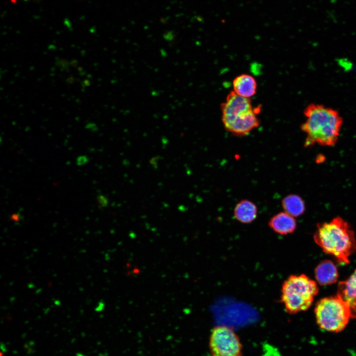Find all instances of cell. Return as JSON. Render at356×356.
I'll return each mask as SVG.
<instances>
[{"label": "cell", "mask_w": 356, "mask_h": 356, "mask_svg": "<svg viewBox=\"0 0 356 356\" xmlns=\"http://www.w3.org/2000/svg\"><path fill=\"white\" fill-rule=\"evenodd\" d=\"M70 64L73 67H76L78 64V61L76 59H73L71 61Z\"/></svg>", "instance_id": "21"}, {"label": "cell", "mask_w": 356, "mask_h": 356, "mask_svg": "<svg viewBox=\"0 0 356 356\" xmlns=\"http://www.w3.org/2000/svg\"><path fill=\"white\" fill-rule=\"evenodd\" d=\"M253 109L249 98L242 97L233 91L230 92L226 101L221 104L223 126Z\"/></svg>", "instance_id": "6"}, {"label": "cell", "mask_w": 356, "mask_h": 356, "mask_svg": "<svg viewBox=\"0 0 356 356\" xmlns=\"http://www.w3.org/2000/svg\"><path fill=\"white\" fill-rule=\"evenodd\" d=\"M97 200L100 207H106L108 204V198L104 195L99 194L97 196Z\"/></svg>", "instance_id": "13"}, {"label": "cell", "mask_w": 356, "mask_h": 356, "mask_svg": "<svg viewBox=\"0 0 356 356\" xmlns=\"http://www.w3.org/2000/svg\"><path fill=\"white\" fill-rule=\"evenodd\" d=\"M234 92L237 94L249 98L256 94L257 83L253 77L248 74L237 76L233 81Z\"/></svg>", "instance_id": "10"}, {"label": "cell", "mask_w": 356, "mask_h": 356, "mask_svg": "<svg viewBox=\"0 0 356 356\" xmlns=\"http://www.w3.org/2000/svg\"><path fill=\"white\" fill-rule=\"evenodd\" d=\"M281 205L284 212L294 218L302 215L305 210L303 200L296 194L286 196L282 199Z\"/></svg>", "instance_id": "12"}, {"label": "cell", "mask_w": 356, "mask_h": 356, "mask_svg": "<svg viewBox=\"0 0 356 356\" xmlns=\"http://www.w3.org/2000/svg\"><path fill=\"white\" fill-rule=\"evenodd\" d=\"M209 345L212 356H243V347L239 337L232 328L227 326L214 327Z\"/></svg>", "instance_id": "5"}, {"label": "cell", "mask_w": 356, "mask_h": 356, "mask_svg": "<svg viewBox=\"0 0 356 356\" xmlns=\"http://www.w3.org/2000/svg\"><path fill=\"white\" fill-rule=\"evenodd\" d=\"M22 219V216L19 212L12 214L9 217V220L16 223L20 222Z\"/></svg>", "instance_id": "15"}, {"label": "cell", "mask_w": 356, "mask_h": 356, "mask_svg": "<svg viewBox=\"0 0 356 356\" xmlns=\"http://www.w3.org/2000/svg\"><path fill=\"white\" fill-rule=\"evenodd\" d=\"M305 122L301 129L306 134L305 146L315 144L332 146L337 142L343 119L339 112L323 105L311 103L304 110Z\"/></svg>", "instance_id": "1"}, {"label": "cell", "mask_w": 356, "mask_h": 356, "mask_svg": "<svg viewBox=\"0 0 356 356\" xmlns=\"http://www.w3.org/2000/svg\"><path fill=\"white\" fill-rule=\"evenodd\" d=\"M268 224L275 232L282 235L293 233L297 226L294 217L285 212L274 215L270 219Z\"/></svg>", "instance_id": "8"}, {"label": "cell", "mask_w": 356, "mask_h": 356, "mask_svg": "<svg viewBox=\"0 0 356 356\" xmlns=\"http://www.w3.org/2000/svg\"><path fill=\"white\" fill-rule=\"evenodd\" d=\"M337 295L349 305L351 317L356 318V269L349 278L339 283Z\"/></svg>", "instance_id": "7"}, {"label": "cell", "mask_w": 356, "mask_h": 356, "mask_svg": "<svg viewBox=\"0 0 356 356\" xmlns=\"http://www.w3.org/2000/svg\"><path fill=\"white\" fill-rule=\"evenodd\" d=\"M258 209L252 201L244 199L239 202L233 211L234 218L242 223H250L257 218Z\"/></svg>", "instance_id": "11"}, {"label": "cell", "mask_w": 356, "mask_h": 356, "mask_svg": "<svg viewBox=\"0 0 356 356\" xmlns=\"http://www.w3.org/2000/svg\"><path fill=\"white\" fill-rule=\"evenodd\" d=\"M314 273L317 282L321 285L333 284L337 281L339 276L337 267L328 260L320 262L316 267Z\"/></svg>", "instance_id": "9"}, {"label": "cell", "mask_w": 356, "mask_h": 356, "mask_svg": "<svg viewBox=\"0 0 356 356\" xmlns=\"http://www.w3.org/2000/svg\"><path fill=\"white\" fill-rule=\"evenodd\" d=\"M74 81H75L74 78L73 77L70 76L67 79L66 82H67V84H71L73 83H74Z\"/></svg>", "instance_id": "20"}, {"label": "cell", "mask_w": 356, "mask_h": 356, "mask_svg": "<svg viewBox=\"0 0 356 356\" xmlns=\"http://www.w3.org/2000/svg\"><path fill=\"white\" fill-rule=\"evenodd\" d=\"M89 161V158L86 155H81L77 157L76 164L79 166H82L87 164Z\"/></svg>", "instance_id": "14"}, {"label": "cell", "mask_w": 356, "mask_h": 356, "mask_svg": "<svg viewBox=\"0 0 356 356\" xmlns=\"http://www.w3.org/2000/svg\"><path fill=\"white\" fill-rule=\"evenodd\" d=\"M85 128L91 132H95L98 130L97 126L94 123H88Z\"/></svg>", "instance_id": "18"}, {"label": "cell", "mask_w": 356, "mask_h": 356, "mask_svg": "<svg viewBox=\"0 0 356 356\" xmlns=\"http://www.w3.org/2000/svg\"><path fill=\"white\" fill-rule=\"evenodd\" d=\"M82 85L84 88L87 86H89L90 85V82L89 80H85L82 83Z\"/></svg>", "instance_id": "19"}, {"label": "cell", "mask_w": 356, "mask_h": 356, "mask_svg": "<svg viewBox=\"0 0 356 356\" xmlns=\"http://www.w3.org/2000/svg\"><path fill=\"white\" fill-rule=\"evenodd\" d=\"M57 63H58V66L63 68V70L67 69L69 66V63L65 59L59 60L57 62Z\"/></svg>", "instance_id": "17"}, {"label": "cell", "mask_w": 356, "mask_h": 356, "mask_svg": "<svg viewBox=\"0 0 356 356\" xmlns=\"http://www.w3.org/2000/svg\"><path fill=\"white\" fill-rule=\"evenodd\" d=\"M281 303L285 311L295 314L308 310L318 292L316 282L306 275H291L282 283Z\"/></svg>", "instance_id": "3"}, {"label": "cell", "mask_w": 356, "mask_h": 356, "mask_svg": "<svg viewBox=\"0 0 356 356\" xmlns=\"http://www.w3.org/2000/svg\"><path fill=\"white\" fill-rule=\"evenodd\" d=\"M314 313L319 327L333 332L343 330L352 318L349 305L338 295L319 300Z\"/></svg>", "instance_id": "4"}, {"label": "cell", "mask_w": 356, "mask_h": 356, "mask_svg": "<svg viewBox=\"0 0 356 356\" xmlns=\"http://www.w3.org/2000/svg\"><path fill=\"white\" fill-rule=\"evenodd\" d=\"M160 158V156L157 155L151 158V159H150L149 163L154 167V169L157 168L158 162Z\"/></svg>", "instance_id": "16"}, {"label": "cell", "mask_w": 356, "mask_h": 356, "mask_svg": "<svg viewBox=\"0 0 356 356\" xmlns=\"http://www.w3.org/2000/svg\"><path fill=\"white\" fill-rule=\"evenodd\" d=\"M313 238L324 252L334 256L341 264H349L350 257L356 250L355 233L341 217L318 223Z\"/></svg>", "instance_id": "2"}, {"label": "cell", "mask_w": 356, "mask_h": 356, "mask_svg": "<svg viewBox=\"0 0 356 356\" xmlns=\"http://www.w3.org/2000/svg\"><path fill=\"white\" fill-rule=\"evenodd\" d=\"M78 70L79 71L82 72L83 70V68L81 67H79L78 68Z\"/></svg>", "instance_id": "22"}]
</instances>
